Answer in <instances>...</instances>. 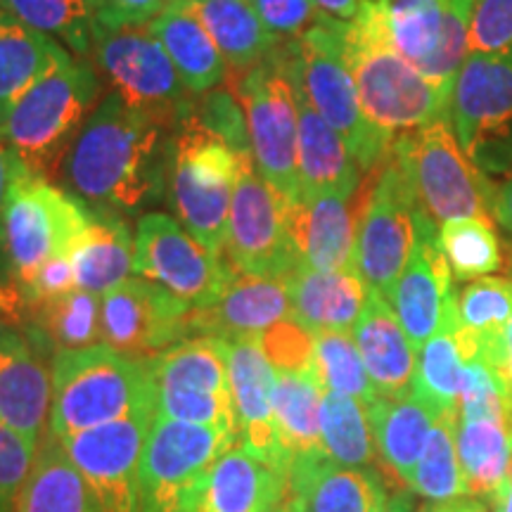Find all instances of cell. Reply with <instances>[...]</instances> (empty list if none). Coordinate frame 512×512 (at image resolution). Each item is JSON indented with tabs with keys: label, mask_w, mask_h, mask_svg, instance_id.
Masks as SVG:
<instances>
[{
	"label": "cell",
	"mask_w": 512,
	"mask_h": 512,
	"mask_svg": "<svg viewBox=\"0 0 512 512\" xmlns=\"http://www.w3.org/2000/svg\"><path fill=\"white\" fill-rule=\"evenodd\" d=\"M171 131L107 93L64 157L60 178L93 211L136 214L162 192Z\"/></svg>",
	"instance_id": "6da1fadb"
},
{
	"label": "cell",
	"mask_w": 512,
	"mask_h": 512,
	"mask_svg": "<svg viewBox=\"0 0 512 512\" xmlns=\"http://www.w3.org/2000/svg\"><path fill=\"white\" fill-rule=\"evenodd\" d=\"M344 55L363 114L382 136L396 140L432 121L448 119L453 83L430 79L396 53L366 3L344 29Z\"/></svg>",
	"instance_id": "7a4b0ae2"
},
{
	"label": "cell",
	"mask_w": 512,
	"mask_h": 512,
	"mask_svg": "<svg viewBox=\"0 0 512 512\" xmlns=\"http://www.w3.org/2000/svg\"><path fill=\"white\" fill-rule=\"evenodd\" d=\"M102 98L95 64L74 55L31 86L0 119L12 155L31 174L60 178L69 147Z\"/></svg>",
	"instance_id": "3957f363"
},
{
	"label": "cell",
	"mask_w": 512,
	"mask_h": 512,
	"mask_svg": "<svg viewBox=\"0 0 512 512\" xmlns=\"http://www.w3.org/2000/svg\"><path fill=\"white\" fill-rule=\"evenodd\" d=\"M50 434L67 437L124 420L157 399L150 361L95 344L53 358Z\"/></svg>",
	"instance_id": "277c9868"
},
{
	"label": "cell",
	"mask_w": 512,
	"mask_h": 512,
	"mask_svg": "<svg viewBox=\"0 0 512 512\" xmlns=\"http://www.w3.org/2000/svg\"><path fill=\"white\" fill-rule=\"evenodd\" d=\"M242 155L195 112L178 121L169 138V195L178 223L221 256L228 235L230 202Z\"/></svg>",
	"instance_id": "5b68a950"
},
{
	"label": "cell",
	"mask_w": 512,
	"mask_h": 512,
	"mask_svg": "<svg viewBox=\"0 0 512 512\" xmlns=\"http://www.w3.org/2000/svg\"><path fill=\"white\" fill-rule=\"evenodd\" d=\"M344 29L347 22L323 17L297 41H287V55L294 88L344 138L358 169L368 176L389 157L394 140L382 136L363 114L344 55Z\"/></svg>",
	"instance_id": "8992f818"
},
{
	"label": "cell",
	"mask_w": 512,
	"mask_h": 512,
	"mask_svg": "<svg viewBox=\"0 0 512 512\" xmlns=\"http://www.w3.org/2000/svg\"><path fill=\"white\" fill-rule=\"evenodd\" d=\"M88 219L91 211L72 192L17 162L0 223V249L19 294L29 290L46 261L72 252Z\"/></svg>",
	"instance_id": "52a82bcc"
},
{
	"label": "cell",
	"mask_w": 512,
	"mask_h": 512,
	"mask_svg": "<svg viewBox=\"0 0 512 512\" xmlns=\"http://www.w3.org/2000/svg\"><path fill=\"white\" fill-rule=\"evenodd\" d=\"M392 152L415 202L434 226L470 216H494L496 190L489 176L465 155L448 119L403 133L394 140Z\"/></svg>",
	"instance_id": "ba28073f"
},
{
	"label": "cell",
	"mask_w": 512,
	"mask_h": 512,
	"mask_svg": "<svg viewBox=\"0 0 512 512\" xmlns=\"http://www.w3.org/2000/svg\"><path fill=\"white\" fill-rule=\"evenodd\" d=\"M245 110L256 171L287 202L299 200V105L287 41L245 74L228 76Z\"/></svg>",
	"instance_id": "9c48e42d"
},
{
	"label": "cell",
	"mask_w": 512,
	"mask_h": 512,
	"mask_svg": "<svg viewBox=\"0 0 512 512\" xmlns=\"http://www.w3.org/2000/svg\"><path fill=\"white\" fill-rule=\"evenodd\" d=\"M91 62L112 95L169 131L192 110V95L150 27L98 29Z\"/></svg>",
	"instance_id": "30bf717a"
},
{
	"label": "cell",
	"mask_w": 512,
	"mask_h": 512,
	"mask_svg": "<svg viewBox=\"0 0 512 512\" xmlns=\"http://www.w3.org/2000/svg\"><path fill=\"white\" fill-rule=\"evenodd\" d=\"M354 268L368 287L389 297L418 238L420 207L394 152L358 190Z\"/></svg>",
	"instance_id": "8fae6325"
},
{
	"label": "cell",
	"mask_w": 512,
	"mask_h": 512,
	"mask_svg": "<svg viewBox=\"0 0 512 512\" xmlns=\"http://www.w3.org/2000/svg\"><path fill=\"white\" fill-rule=\"evenodd\" d=\"M147 361L155 380L159 415L226 430L240 441L226 339L188 337Z\"/></svg>",
	"instance_id": "7c38bea8"
},
{
	"label": "cell",
	"mask_w": 512,
	"mask_h": 512,
	"mask_svg": "<svg viewBox=\"0 0 512 512\" xmlns=\"http://www.w3.org/2000/svg\"><path fill=\"white\" fill-rule=\"evenodd\" d=\"M448 121L484 174L512 171V48L465 55L453 76Z\"/></svg>",
	"instance_id": "4fadbf2b"
},
{
	"label": "cell",
	"mask_w": 512,
	"mask_h": 512,
	"mask_svg": "<svg viewBox=\"0 0 512 512\" xmlns=\"http://www.w3.org/2000/svg\"><path fill=\"white\" fill-rule=\"evenodd\" d=\"M285 204V197L256 171L252 152L242 155L221 254L230 271L285 278L299 266L287 233Z\"/></svg>",
	"instance_id": "5bb4252c"
},
{
	"label": "cell",
	"mask_w": 512,
	"mask_h": 512,
	"mask_svg": "<svg viewBox=\"0 0 512 512\" xmlns=\"http://www.w3.org/2000/svg\"><path fill=\"white\" fill-rule=\"evenodd\" d=\"M238 437L155 413L140 460V512H181L204 472Z\"/></svg>",
	"instance_id": "9a60e30c"
},
{
	"label": "cell",
	"mask_w": 512,
	"mask_h": 512,
	"mask_svg": "<svg viewBox=\"0 0 512 512\" xmlns=\"http://www.w3.org/2000/svg\"><path fill=\"white\" fill-rule=\"evenodd\" d=\"M133 273L174 294L192 311L214 304L233 275L221 256L211 254L176 219L157 211L138 221Z\"/></svg>",
	"instance_id": "2e32d148"
},
{
	"label": "cell",
	"mask_w": 512,
	"mask_h": 512,
	"mask_svg": "<svg viewBox=\"0 0 512 512\" xmlns=\"http://www.w3.org/2000/svg\"><path fill=\"white\" fill-rule=\"evenodd\" d=\"M382 34L415 69L453 83L467 55L472 0H366Z\"/></svg>",
	"instance_id": "e0dca14e"
},
{
	"label": "cell",
	"mask_w": 512,
	"mask_h": 512,
	"mask_svg": "<svg viewBox=\"0 0 512 512\" xmlns=\"http://www.w3.org/2000/svg\"><path fill=\"white\" fill-rule=\"evenodd\" d=\"M157 406L79 434L57 437L91 486L100 512H140V460Z\"/></svg>",
	"instance_id": "ac0fdd59"
},
{
	"label": "cell",
	"mask_w": 512,
	"mask_h": 512,
	"mask_svg": "<svg viewBox=\"0 0 512 512\" xmlns=\"http://www.w3.org/2000/svg\"><path fill=\"white\" fill-rule=\"evenodd\" d=\"M192 309L143 278H128L100 297V325L107 347L152 358L188 335Z\"/></svg>",
	"instance_id": "d6986e66"
},
{
	"label": "cell",
	"mask_w": 512,
	"mask_h": 512,
	"mask_svg": "<svg viewBox=\"0 0 512 512\" xmlns=\"http://www.w3.org/2000/svg\"><path fill=\"white\" fill-rule=\"evenodd\" d=\"M453 294L456 285L451 266L439 247V226H434L430 216L420 209L413 252L387 297L415 351H420L422 344L439 330Z\"/></svg>",
	"instance_id": "ffe728a7"
},
{
	"label": "cell",
	"mask_w": 512,
	"mask_h": 512,
	"mask_svg": "<svg viewBox=\"0 0 512 512\" xmlns=\"http://www.w3.org/2000/svg\"><path fill=\"white\" fill-rule=\"evenodd\" d=\"M283 479L294 512H387L392 501L375 470L337 465L325 453L292 463Z\"/></svg>",
	"instance_id": "44dd1931"
},
{
	"label": "cell",
	"mask_w": 512,
	"mask_h": 512,
	"mask_svg": "<svg viewBox=\"0 0 512 512\" xmlns=\"http://www.w3.org/2000/svg\"><path fill=\"white\" fill-rule=\"evenodd\" d=\"M356 195L325 192L285 204L287 233L299 264L316 271L354 268L358 207L351 202Z\"/></svg>",
	"instance_id": "7402d4cb"
},
{
	"label": "cell",
	"mask_w": 512,
	"mask_h": 512,
	"mask_svg": "<svg viewBox=\"0 0 512 512\" xmlns=\"http://www.w3.org/2000/svg\"><path fill=\"white\" fill-rule=\"evenodd\" d=\"M226 347L240 444L261 463L280 472V448L273 420L275 370L256 335L230 337Z\"/></svg>",
	"instance_id": "603a6c76"
},
{
	"label": "cell",
	"mask_w": 512,
	"mask_h": 512,
	"mask_svg": "<svg viewBox=\"0 0 512 512\" xmlns=\"http://www.w3.org/2000/svg\"><path fill=\"white\" fill-rule=\"evenodd\" d=\"M290 318L292 304L285 278L233 273L214 304L188 313L185 328L195 337H259Z\"/></svg>",
	"instance_id": "cb8c5ba5"
},
{
	"label": "cell",
	"mask_w": 512,
	"mask_h": 512,
	"mask_svg": "<svg viewBox=\"0 0 512 512\" xmlns=\"http://www.w3.org/2000/svg\"><path fill=\"white\" fill-rule=\"evenodd\" d=\"M53 403V377L27 337L0 320V425L41 444Z\"/></svg>",
	"instance_id": "d4e9b609"
},
{
	"label": "cell",
	"mask_w": 512,
	"mask_h": 512,
	"mask_svg": "<svg viewBox=\"0 0 512 512\" xmlns=\"http://www.w3.org/2000/svg\"><path fill=\"white\" fill-rule=\"evenodd\" d=\"M283 484L278 470L233 446L204 472L181 512H261L280 501Z\"/></svg>",
	"instance_id": "484cf974"
},
{
	"label": "cell",
	"mask_w": 512,
	"mask_h": 512,
	"mask_svg": "<svg viewBox=\"0 0 512 512\" xmlns=\"http://www.w3.org/2000/svg\"><path fill=\"white\" fill-rule=\"evenodd\" d=\"M285 283L292 318L309 332H351L370 292L356 268L316 271L299 264L285 275Z\"/></svg>",
	"instance_id": "4316f807"
},
{
	"label": "cell",
	"mask_w": 512,
	"mask_h": 512,
	"mask_svg": "<svg viewBox=\"0 0 512 512\" xmlns=\"http://www.w3.org/2000/svg\"><path fill=\"white\" fill-rule=\"evenodd\" d=\"M351 332L377 394H401L411 389L418 351L382 292L370 287L368 302Z\"/></svg>",
	"instance_id": "83f0119b"
},
{
	"label": "cell",
	"mask_w": 512,
	"mask_h": 512,
	"mask_svg": "<svg viewBox=\"0 0 512 512\" xmlns=\"http://www.w3.org/2000/svg\"><path fill=\"white\" fill-rule=\"evenodd\" d=\"M375 451L403 484L411 486L427 439L439 415L413 389L401 394H377L366 406Z\"/></svg>",
	"instance_id": "f1b7e54d"
},
{
	"label": "cell",
	"mask_w": 512,
	"mask_h": 512,
	"mask_svg": "<svg viewBox=\"0 0 512 512\" xmlns=\"http://www.w3.org/2000/svg\"><path fill=\"white\" fill-rule=\"evenodd\" d=\"M297 91V88H294ZM299 105V200L325 192L361 190L363 171L339 133L297 91Z\"/></svg>",
	"instance_id": "f546056e"
},
{
	"label": "cell",
	"mask_w": 512,
	"mask_h": 512,
	"mask_svg": "<svg viewBox=\"0 0 512 512\" xmlns=\"http://www.w3.org/2000/svg\"><path fill=\"white\" fill-rule=\"evenodd\" d=\"M325 387L316 370H275L273 420L280 448V475L302 458L320 456V406Z\"/></svg>",
	"instance_id": "4dcf8cb0"
},
{
	"label": "cell",
	"mask_w": 512,
	"mask_h": 512,
	"mask_svg": "<svg viewBox=\"0 0 512 512\" xmlns=\"http://www.w3.org/2000/svg\"><path fill=\"white\" fill-rule=\"evenodd\" d=\"M456 313L458 347L465 361L479 354L501 370L505 330L512 318V280L503 275L470 280L456 294Z\"/></svg>",
	"instance_id": "1f68e13d"
},
{
	"label": "cell",
	"mask_w": 512,
	"mask_h": 512,
	"mask_svg": "<svg viewBox=\"0 0 512 512\" xmlns=\"http://www.w3.org/2000/svg\"><path fill=\"white\" fill-rule=\"evenodd\" d=\"M136 240L124 216L114 211H91L88 226L74 242L72 266L76 287L102 297L133 273Z\"/></svg>",
	"instance_id": "d6a6232c"
},
{
	"label": "cell",
	"mask_w": 512,
	"mask_h": 512,
	"mask_svg": "<svg viewBox=\"0 0 512 512\" xmlns=\"http://www.w3.org/2000/svg\"><path fill=\"white\" fill-rule=\"evenodd\" d=\"M456 444L467 496L498 508L512 472V418H460Z\"/></svg>",
	"instance_id": "836d02e7"
},
{
	"label": "cell",
	"mask_w": 512,
	"mask_h": 512,
	"mask_svg": "<svg viewBox=\"0 0 512 512\" xmlns=\"http://www.w3.org/2000/svg\"><path fill=\"white\" fill-rule=\"evenodd\" d=\"M147 27L166 48L185 88L192 95L209 93L228 81L230 69L221 50L216 48L214 38L204 29V24L188 8L171 5L159 12Z\"/></svg>",
	"instance_id": "e575fe53"
},
{
	"label": "cell",
	"mask_w": 512,
	"mask_h": 512,
	"mask_svg": "<svg viewBox=\"0 0 512 512\" xmlns=\"http://www.w3.org/2000/svg\"><path fill=\"white\" fill-rule=\"evenodd\" d=\"M214 38L230 76L245 74L278 48L249 0H192L185 5Z\"/></svg>",
	"instance_id": "d590c367"
},
{
	"label": "cell",
	"mask_w": 512,
	"mask_h": 512,
	"mask_svg": "<svg viewBox=\"0 0 512 512\" xmlns=\"http://www.w3.org/2000/svg\"><path fill=\"white\" fill-rule=\"evenodd\" d=\"M72 57L55 38L0 12V119L31 86Z\"/></svg>",
	"instance_id": "8d00e7d4"
},
{
	"label": "cell",
	"mask_w": 512,
	"mask_h": 512,
	"mask_svg": "<svg viewBox=\"0 0 512 512\" xmlns=\"http://www.w3.org/2000/svg\"><path fill=\"white\" fill-rule=\"evenodd\" d=\"M15 512H100L91 486L55 434L38 444Z\"/></svg>",
	"instance_id": "74e56055"
},
{
	"label": "cell",
	"mask_w": 512,
	"mask_h": 512,
	"mask_svg": "<svg viewBox=\"0 0 512 512\" xmlns=\"http://www.w3.org/2000/svg\"><path fill=\"white\" fill-rule=\"evenodd\" d=\"M458 294V290H456ZM456 294L446 306L439 330L418 351L411 389L437 415L460 411V392L465 380V358L458 347Z\"/></svg>",
	"instance_id": "f35d334b"
},
{
	"label": "cell",
	"mask_w": 512,
	"mask_h": 512,
	"mask_svg": "<svg viewBox=\"0 0 512 512\" xmlns=\"http://www.w3.org/2000/svg\"><path fill=\"white\" fill-rule=\"evenodd\" d=\"M0 12L91 60L98 34L93 0H0Z\"/></svg>",
	"instance_id": "ab89813d"
},
{
	"label": "cell",
	"mask_w": 512,
	"mask_h": 512,
	"mask_svg": "<svg viewBox=\"0 0 512 512\" xmlns=\"http://www.w3.org/2000/svg\"><path fill=\"white\" fill-rule=\"evenodd\" d=\"M320 448L337 465H373L375 439L366 403L325 389L320 406Z\"/></svg>",
	"instance_id": "60d3db41"
},
{
	"label": "cell",
	"mask_w": 512,
	"mask_h": 512,
	"mask_svg": "<svg viewBox=\"0 0 512 512\" xmlns=\"http://www.w3.org/2000/svg\"><path fill=\"white\" fill-rule=\"evenodd\" d=\"M34 328L48 339L57 351L88 349L102 339L100 297L76 290L60 297L27 304Z\"/></svg>",
	"instance_id": "b9f144b4"
},
{
	"label": "cell",
	"mask_w": 512,
	"mask_h": 512,
	"mask_svg": "<svg viewBox=\"0 0 512 512\" xmlns=\"http://www.w3.org/2000/svg\"><path fill=\"white\" fill-rule=\"evenodd\" d=\"M439 247L451 266L453 280L470 283L503 268V245L491 216H470L439 226Z\"/></svg>",
	"instance_id": "7bdbcfd3"
},
{
	"label": "cell",
	"mask_w": 512,
	"mask_h": 512,
	"mask_svg": "<svg viewBox=\"0 0 512 512\" xmlns=\"http://www.w3.org/2000/svg\"><path fill=\"white\" fill-rule=\"evenodd\" d=\"M458 413H444L434 422L425 453H422L408 489L430 503L453 501L467 496L463 465H460L458 444Z\"/></svg>",
	"instance_id": "ee69618b"
},
{
	"label": "cell",
	"mask_w": 512,
	"mask_h": 512,
	"mask_svg": "<svg viewBox=\"0 0 512 512\" xmlns=\"http://www.w3.org/2000/svg\"><path fill=\"white\" fill-rule=\"evenodd\" d=\"M313 363L328 392L351 396L366 406L375 401L377 389L351 332H313Z\"/></svg>",
	"instance_id": "f6af8a7d"
},
{
	"label": "cell",
	"mask_w": 512,
	"mask_h": 512,
	"mask_svg": "<svg viewBox=\"0 0 512 512\" xmlns=\"http://www.w3.org/2000/svg\"><path fill=\"white\" fill-rule=\"evenodd\" d=\"M512 48V0H472L467 53H503Z\"/></svg>",
	"instance_id": "bcb514c9"
},
{
	"label": "cell",
	"mask_w": 512,
	"mask_h": 512,
	"mask_svg": "<svg viewBox=\"0 0 512 512\" xmlns=\"http://www.w3.org/2000/svg\"><path fill=\"white\" fill-rule=\"evenodd\" d=\"M38 446L0 425V512H15Z\"/></svg>",
	"instance_id": "7dc6e473"
},
{
	"label": "cell",
	"mask_w": 512,
	"mask_h": 512,
	"mask_svg": "<svg viewBox=\"0 0 512 512\" xmlns=\"http://www.w3.org/2000/svg\"><path fill=\"white\" fill-rule=\"evenodd\" d=\"M259 339L273 370H316L313 332L302 328L294 318L273 325Z\"/></svg>",
	"instance_id": "c3c4849f"
},
{
	"label": "cell",
	"mask_w": 512,
	"mask_h": 512,
	"mask_svg": "<svg viewBox=\"0 0 512 512\" xmlns=\"http://www.w3.org/2000/svg\"><path fill=\"white\" fill-rule=\"evenodd\" d=\"M264 27L275 41H297L325 15L313 0H254Z\"/></svg>",
	"instance_id": "681fc988"
},
{
	"label": "cell",
	"mask_w": 512,
	"mask_h": 512,
	"mask_svg": "<svg viewBox=\"0 0 512 512\" xmlns=\"http://www.w3.org/2000/svg\"><path fill=\"white\" fill-rule=\"evenodd\" d=\"M166 5L169 0H93L98 29L143 27L164 12Z\"/></svg>",
	"instance_id": "f907efd6"
},
{
	"label": "cell",
	"mask_w": 512,
	"mask_h": 512,
	"mask_svg": "<svg viewBox=\"0 0 512 512\" xmlns=\"http://www.w3.org/2000/svg\"><path fill=\"white\" fill-rule=\"evenodd\" d=\"M72 290H76L72 256H69V252H64L43 264V268L34 278V283L29 285V290L22 297L24 304H34L50 297H60V294H67Z\"/></svg>",
	"instance_id": "816d5d0a"
},
{
	"label": "cell",
	"mask_w": 512,
	"mask_h": 512,
	"mask_svg": "<svg viewBox=\"0 0 512 512\" xmlns=\"http://www.w3.org/2000/svg\"><path fill=\"white\" fill-rule=\"evenodd\" d=\"M17 169V157L12 155L8 138L3 133V124H0V223H3V211H5V200H8L12 176H15ZM0 256H3V249H0Z\"/></svg>",
	"instance_id": "f5cc1de1"
},
{
	"label": "cell",
	"mask_w": 512,
	"mask_h": 512,
	"mask_svg": "<svg viewBox=\"0 0 512 512\" xmlns=\"http://www.w3.org/2000/svg\"><path fill=\"white\" fill-rule=\"evenodd\" d=\"M420 512H496V510L486 501H482V498L460 496V498H453V501H441V503L427 501L420 508Z\"/></svg>",
	"instance_id": "db71d44e"
},
{
	"label": "cell",
	"mask_w": 512,
	"mask_h": 512,
	"mask_svg": "<svg viewBox=\"0 0 512 512\" xmlns=\"http://www.w3.org/2000/svg\"><path fill=\"white\" fill-rule=\"evenodd\" d=\"M313 3L325 17L337 19V22H354L366 0H313Z\"/></svg>",
	"instance_id": "11a10c76"
},
{
	"label": "cell",
	"mask_w": 512,
	"mask_h": 512,
	"mask_svg": "<svg viewBox=\"0 0 512 512\" xmlns=\"http://www.w3.org/2000/svg\"><path fill=\"white\" fill-rule=\"evenodd\" d=\"M494 219L503 230H508L512 235V171L505 178L501 188H496L494 195Z\"/></svg>",
	"instance_id": "9f6ffc18"
},
{
	"label": "cell",
	"mask_w": 512,
	"mask_h": 512,
	"mask_svg": "<svg viewBox=\"0 0 512 512\" xmlns=\"http://www.w3.org/2000/svg\"><path fill=\"white\" fill-rule=\"evenodd\" d=\"M24 299L15 285H3L0 283V318L19 320L24 311Z\"/></svg>",
	"instance_id": "6f0895ef"
},
{
	"label": "cell",
	"mask_w": 512,
	"mask_h": 512,
	"mask_svg": "<svg viewBox=\"0 0 512 512\" xmlns=\"http://www.w3.org/2000/svg\"><path fill=\"white\" fill-rule=\"evenodd\" d=\"M501 375H503L505 384H508V394H510V403H512V318L508 323V330H505V358H503Z\"/></svg>",
	"instance_id": "680465c9"
},
{
	"label": "cell",
	"mask_w": 512,
	"mask_h": 512,
	"mask_svg": "<svg viewBox=\"0 0 512 512\" xmlns=\"http://www.w3.org/2000/svg\"><path fill=\"white\" fill-rule=\"evenodd\" d=\"M387 512H411V496H408V494L392 496Z\"/></svg>",
	"instance_id": "91938a15"
},
{
	"label": "cell",
	"mask_w": 512,
	"mask_h": 512,
	"mask_svg": "<svg viewBox=\"0 0 512 512\" xmlns=\"http://www.w3.org/2000/svg\"><path fill=\"white\" fill-rule=\"evenodd\" d=\"M496 512H512V472H510V479H508V486H505V494H503V501L498 505Z\"/></svg>",
	"instance_id": "94428289"
},
{
	"label": "cell",
	"mask_w": 512,
	"mask_h": 512,
	"mask_svg": "<svg viewBox=\"0 0 512 512\" xmlns=\"http://www.w3.org/2000/svg\"><path fill=\"white\" fill-rule=\"evenodd\" d=\"M275 512H294V508H292V503L287 501L285 496H280V501L275 503Z\"/></svg>",
	"instance_id": "6125c7cd"
},
{
	"label": "cell",
	"mask_w": 512,
	"mask_h": 512,
	"mask_svg": "<svg viewBox=\"0 0 512 512\" xmlns=\"http://www.w3.org/2000/svg\"><path fill=\"white\" fill-rule=\"evenodd\" d=\"M188 3H192V0H169V5H166V8H171V5H176V8H185Z\"/></svg>",
	"instance_id": "be15d7a7"
},
{
	"label": "cell",
	"mask_w": 512,
	"mask_h": 512,
	"mask_svg": "<svg viewBox=\"0 0 512 512\" xmlns=\"http://www.w3.org/2000/svg\"><path fill=\"white\" fill-rule=\"evenodd\" d=\"M261 512H275V505H271V508H266V510H261Z\"/></svg>",
	"instance_id": "e7e4bbea"
}]
</instances>
